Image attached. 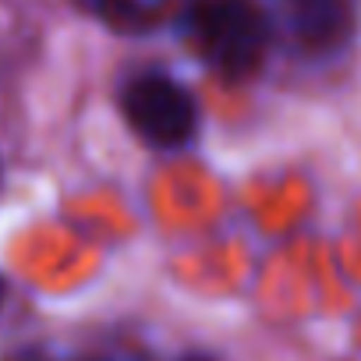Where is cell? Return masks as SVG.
<instances>
[{"instance_id": "1", "label": "cell", "mask_w": 361, "mask_h": 361, "mask_svg": "<svg viewBox=\"0 0 361 361\" xmlns=\"http://www.w3.org/2000/svg\"><path fill=\"white\" fill-rule=\"evenodd\" d=\"M185 32L195 54L227 82L255 75L269 50V18L255 0H188Z\"/></svg>"}, {"instance_id": "2", "label": "cell", "mask_w": 361, "mask_h": 361, "mask_svg": "<svg viewBox=\"0 0 361 361\" xmlns=\"http://www.w3.org/2000/svg\"><path fill=\"white\" fill-rule=\"evenodd\" d=\"M121 114L131 131L156 149L185 145L199 128V106L192 92L163 71H142L121 89Z\"/></svg>"}, {"instance_id": "3", "label": "cell", "mask_w": 361, "mask_h": 361, "mask_svg": "<svg viewBox=\"0 0 361 361\" xmlns=\"http://www.w3.org/2000/svg\"><path fill=\"white\" fill-rule=\"evenodd\" d=\"M290 36L305 54H336L357 29L354 0H290Z\"/></svg>"}, {"instance_id": "4", "label": "cell", "mask_w": 361, "mask_h": 361, "mask_svg": "<svg viewBox=\"0 0 361 361\" xmlns=\"http://www.w3.org/2000/svg\"><path fill=\"white\" fill-rule=\"evenodd\" d=\"M8 361H61V357H54L50 350H39V347H25V350H15Z\"/></svg>"}, {"instance_id": "5", "label": "cell", "mask_w": 361, "mask_h": 361, "mask_svg": "<svg viewBox=\"0 0 361 361\" xmlns=\"http://www.w3.org/2000/svg\"><path fill=\"white\" fill-rule=\"evenodd\" d=\"M180 361H209V357H202V354H188V357H180Z\"/></svg>"}, {"instance_id": "6", "label": "cell", "mask_w": 361, "mask_h": 361, "mask_svg": "<svg viewBox=\"0 0 361 361\" xmlns=\"http://www.w3.org/2000/svg\"><path fill=\"white\" fill-rule=\"evenodd\" d=\"M0 301H4V280H0Z\"/></svg>"}, {"instance_id": "7", "label": "cell", "mask_w": 361, "mask_h": 361, "mask_svg": "<svg viewBox=\"0 0 361 361\" xmlns=\"http://www.w3.org/2000/svg\"><path fill=\"white\" fill-rule=\"evenodd\" d=\"M287 4H290V0H287Z\"/></svg>"}]
</instances>
